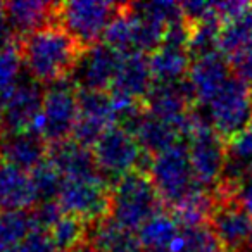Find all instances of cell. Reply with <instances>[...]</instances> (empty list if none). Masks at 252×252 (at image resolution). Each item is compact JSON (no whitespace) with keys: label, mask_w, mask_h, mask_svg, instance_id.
I'll list each match as a JSON object with an SVG mask.
<instances>
[{"label":"cell","mask_w":252,"mask_h":252,"mask_svg":"<svg viewBox=\"0 0 252 252\" xmlns=\"http://www.w3.org/2000/svg\"><path fill=\"white\" fill-rule=\"evenodd\" d=\"M19 40L25 69L40 85H56L71 78L83 49L57 23L47 25Z\"/></svg>","instance_id":"cell-1"},{"label":"cell","mask_w":252,"mask_h":252,"mask_svg":"<svg viewBox=\"0 0 252 252\" xmlns=\"http://www.w3.org/2000/svg\"><path fill=\"white\" fill-rule=\"evenodd\" d=\"M185 144L197 185L214 192L226 166V140L214 130L204 111L193 107Z\"/></svg>","instance_id":"cell-2"},{"label":"cell","mask_w":252,"mask_h":252,"mask_svg":"<svg viewBox=\"0 0 252 252\" xmlns=\"http://www.w3.org/2000/svg\"><path fill=\"white\" fill-rule=\"evenodd\" d=\"M149 173L137 171L116 182L111 189V214L109 216L125 228L137 231L147 221L164 211Z\"/></svg>","instance_id":"cell-3"},{"label":"cell","mask_w":252,"mask_h":252,"mask_svg":"<svg viewBox=\"0 0 252 252\" xmlns=\"http://www.w3.org/2000/svg\"><path fill=\"white\" fill-rule=\"evenodd\" d=\"M95 168L109 183L119 182L131 173H149L152 158L133 137V133L119 125L111 126L92 147Z\"/></svg>","instance_id":"cell-4"},{"label":"cell","mask_w":252,"mask_h":252,"mask_svg":"<svg viewBox=\"0 0 252 252\" xmlns=\"http://www.w3.org/2000/svg\"><path fill=\"white\" fill-rule=\"evenodd\" d=\"M111 189L112 185L100 173L64 178L57 204L64 214L92 226L111 214Z\"/></svg>","instance_id":"cell-5"},{"label":"cell","mask_w":252,"mask_h":252,"mask_svg":"<svg viewBox=\"0 0 252 252\" xmlns=\"http://www.w3.org/2000/svg\"><path fill=\"white\" fill-rule=\"evenodd\" d=\"M123 4L114 2H63L57 4L56 23L64 28L81 49L87 50L104 38V33L112 19L121 12Z\"/></svg>","instance_id":"cell-6"},{"label":"cell","mask_w":252,"mask_h":252,"mask_svg":"<svg viewBox=\"0 0 252 252\" xmlns=\"http://www.w3.org/2000/svg\"><path fill=\"white\" fill-rule=\"evenodd\" d=\"M149 176L164 206L169 207L199 187L192 171L187 144L173 145L168 151L154 156L149 166Z\"/></svg>","instance_id":"cell-7"},{"label":"cell","mask_w":252,"mask_h":252,"mask_svg":"<svg viewBox=\"0 0 252 252\" xmlns=\"http://www.w3.org/2000/svg\"><path fill=\"white\" fill-rule=\"evenodd\" d=\"M78 94L80 90L71 80L50 85L45 90L36 131L49 145L73 138L80 114Z\"/></svg>","instance_id":"cell-8"},{"label":"cell","mask_w":252,"mask_h":252,"mask_svg":"<svg viewBox=\"0 0 252 252\" xmlns=\"http://www.w3.org/2000/svg\"><path fill=\"white\" fill-rule=\"evenodd\" d=\"M206 109V116L214 130L224 140H230L249 130L247 126L252 118V88L233 74Z\"/></svg>","instance_id":"cell-9"},{"label":"cell","mask_w":252,"mask_h":252,"mask_svg":"<svg viewBox=\"0 0 252 252\" xmlns=\"http://www.w3.org/2000/svg\"><path fill=\"white\" fill-rule=\"evenodd\" d=\"M121 61V54L104 42H98L83 50L69 80L78 90L109 92L116 80Z\"/></svg>","instance_id":"cell-10"},{"label":"cell","mask_w":252,"mask_h":252,"mask_svg":"<svg viewBox=\"0 0 252 252\" xmlns=\"http://www.w3.org/2000/svg\"><path fill=\"white\" fill-rule=\"evenodd\" d=\"M78 102L80 114L73 138L78 144L92 149L111 126L118 125L116 109L109 92L80 90Z\"/></svg>","instance_id":"cell-11"},{"label":"cell","mask_w":252,"mask_h":252,"mask_svg":"<svg viewBox=\"0 0 252 252\" xmlns=\"http://www.w3.org/2000/svg\"><path fill=\"white\" fill-rule=\"evenodd\" d=\"M209 226L224 252H249L252 218L233 200H216Z\"/></svg>","instance_id":"cell-12"},{"label":"cell","mask_w":252,"mask_h":252,"mask_svg":"<svg viewBox=\"0 0 252 252\" xmlns=\"http://www.w3.org/2000/svg\"><path fill=\"white\" fill-rule=\"evenodd\" d=\"M231 76V66L221 52H213L193 59L187 74V83L195 105L199 104L206 107Z\"/></svg>","instance_id":"cell-13"},{"label":"cell","mask_w":252,"mask_h":252,"mask_svg":"<svg viewBox=\"0 0 252 252\" xmlns=\"http://www.w3.org/2000/svg\"><path fill=\"white\" fill-rule=\"evenodd\" d=\"M45 90L36 81H21L4 105L5 133L36 131Z\"/></svg>","instance_id":"cell-14"},{"label":"cell","mask_w":252,"mask_h":252,"mask_svg":"<svg viewBox=\"0 0 252 252\" xmlns=\"http://www.w3.org/2000/svg\"><path fill=\"white\" fill-rule=\"evenodd\" d=\"M152 87H154V76L149 64V56L130 54L123 56L121 66L109 94L145 104Z\"/></svg>","instance_id":"cell-15"},{"label":"cell","mask_w":252,"mask_h":252,"mask_svg":"<svg viewBox=\"0 0 252 252\" xmlns=\"http://www.w3.org/2000/svg\"><path fill=\"white\" fill-rule=\"evenodd\" d=\"M49 158V144L38 131L5 133L0 138V161L32 173Z\"/></svg>","instance_id":"cell-16"},{"label":"cell","mask_w":252,"mask_h":252,"mask_svg":"<svg viewBox=\"0 0 252 252\" xmlns=\"http://www.w3.org/2000/svg\"><path fill=\"white\" fill-rule=\"evenodd\" d=\"M38 204L32 175L25 169L0 162V209L30 211Z\"/></svg>","instance_id":"cell-17"},{"label":"cell","mask_w":252,"mask_h":252,"mask_svg":"<svg viewBox=\"0 0 252 252\" xmlns=\"http://www.w3.org/2000/svg\"><path fill=\"white\" fill-rule=\"evenodd\" d=\"M57 4L40 0H14L5 4L7 21L16 38L30 35L47 25L56 23Z\"/></svg>","instance_id":"cell-18"},{"label":"cell","mask_w":252,"mask_h":252,"mask_svg":"<svg viewBox=\"0 0 252 252\" xmlns=\"http://www.w3.org/2000/svg\"><path fill=\"white\" fill-rule=\"evenodd\" d=\"M88 242L95 252H145L137 231L125 228L111 216L92 224Z\"/></svg>","instance_id":"cell-19"},{"label":"cell","mask_w":252,"mask_h":252,"mask_svg":"<svg viewBox=\"0 0 252 252\" xmlns=\"http://www.w3.org/2000/svg\"><path fill=\"white\" fill-rule=\"evenodd\" d=\"M49 161L56 166L63 178L98 173L95 168L92 149L78 144L74 138H67V140L49 145Z\"/></svg>","instance_id":"cell-20"},{"label":"cell","mask_w":252,"mask_h":252,"mask_svg":"<svg viewBox=\"0 0 252 252\" xmlns=\"http://www.w3.org/2000/svg\"><path fill=\"white\" fill-rule=\"evenodd\" d=\"M154 83H180L187 78L192 66V57L183 47L162 43L149 56Z\"/></svg>","instance_id":"cell-21"},{"label":"cell","mask_w":252,"mask_h":252,"mask_svg":"<svg viewBox=\"0 0 252 252\" xmlns=\"http://www.w3.org/2000/svg\"><path fill=\"white\" fill-rule=\"evenodd\" d=\"M183 235V228L175 220V216L166 211L159 213L151 221L138 230V238L144 245L145 252L151 251H166L175 252L180 245Z\"/></svg>","instance_id":"cell-22"},{"label":"cell","mask_w":252,"mask_h":252,"mask_svg":"<svg viewBox=\"0 0 252 252\" xmlns=\"http://www.w3.org/2000/svg\"><path fill=\"white\" fill-rule=\"evenodd\" d=\"M171 209L173 216L183 230L204 226V224H209L211 216L216 209V195L211 190L197 187Z\"/></svg>","instance_id":"cell-23"},{"label":"cell","mask_w":252,"mask_h":252,"mask_svg":"<svg viewBox=\"0 0 252 252\" xmlns=\"http://www.w3.org/2000/svg\"><path fill=\"white\" fill-rule=\"evenodd\" d=\"M220 52L230 59L252 52V2L244 12L221 25Z\"/></svg>","instance_id":"cell-24"},{"label":"cell","mask_w":252,"mask_h":252,"mask_svg":"<svg viewBox=\"0 0 252 252\" xmlns=\"http://www.w3.org/2000/svg\"><path fill=\"white\" fill-rule=\"evenodd\" d=\"M23 66L25 64L18 38L0 49V107L2 109L21 83L19 78Z\"/></svg>","instance_id":"cell-25"},{"label":"cell","mask_w":252,"mask_h":252,"mask_svg":"<svg viewBox=\"0 0 252 252\" xmlns=\"http://www.w3.org/2000/svg\"><path fill=\"white\" fill-rule=\"evenodd\" d=\"M35 231L30 211L0 209V252H11Z\"/></svg>","instance_id":"cell-26"},{"label":"cell","mask_w":252,"mask_h":252,"mask_svg":"<svg viewBox=\"0 0 252 252\" xmlns=\"http://www.w3.org/2000/svg\"><path fill=\"white\" fill-rule=\"evenodd\" d=\"M90 224L69 214H63L52 226L49 228V237L57 252H69L88 238Z\"/></svg>","instance_id":"cell-27"},{"label":"cell","mask_w":252,"mask_h":252,"mask_svg":"<svg viewBox=\"0 0 252 252\" xmlns=\"http://www.w3.org/2000/svg\"><path fill=\"white\" fill-rule=\"evenodd\" d=\"M30 175H32L38 204L56 202L57 197H59L64 178H63V175L56 169V166L49 161V158H47V161H43L38 168L33 169Z\"/></svg>","instance_id":"cell-28"},{"label":"cell","mask_w":252,"mask_h":252,"mask_svg":"<svg viewBox=\"0 0 252 252\" xmlns=\"http://www.w3.org/2000/svg\"><path fill=\"white\" fill-rule=\"evenodd\" d=\"M130 5L135 12L159 23L166 30L185 21L182 4H176V2H147V4H130Z\"/></svg>","instance_id":"cell-29"},{"label":"cell","mask_w":252,"mask_h":252,"mask_svg":"<svg viewBox=\"0 0 252 252\" xmlns=\"http://www.w3.org/2000/svg\"><path fill=\"white\" fill-rule=\"evenodd\" d=\"M175 252H224L220 240L213 233L209 224L183 230L180 245Z\"/></svg>","instance_id":"cell-30"},{"label":"cell","mask_w":252,"mask_h":252,"mask_svg":"<svg viewBox=\"0 0 252 252\" xmlns=\"http://www.w3.org/2000/svg\"><path fill=\"white\" fill-rule=\"evenodd\" d=\"M216 200H233L247 214L252 216V175L245 176L231 187H218L214 190Z\"/></svg>","instance_id":"cell-31"},{"label":"cell","mask_w":252,"mask_h":252,"mask_svg":"<svg viewBox=\"0 0 252 252\" xmlns=\"http://www.w3.org/2000/svg\"><path fill=\"white\" fill-rule=\"evenodd\" d=\"M11 252H57L50 240L49 233L42 230H35Z\"/></svg>","instance_id":"cell-32"},{"label":"cell","mask_w":252,"mask_h":252,"mask_svg":"<svg viewBox=\"0 0 252 252\" xmlns=\"http://www.w3.org/2000/svg\"><path fill=\"white\" fill-rule=\"evenodd\" d=\"M230 66H231V73H233L238 80L244 81L247 87L252 88V52L233 57Z\"/></svg>","instance_id":"cell-33"},{"label":"cell","mask_w":252,"mask_h":252,"mask_svg":"<svg viewBox=\"0 0 252 252\" xmlns=\"http://www.w3.org/2000/svg\"><path fill=\"white\" fill-rule=\"evenodd\" d=\"M5 135V119H4V109L0 107V138Z\"/></svg>","instance_id":"cell-34"},{"label":"cell","mask_w":252,"mask_h":252,"mask_svg":"<svg viewBox=\"0 0 252 252\" xmlns=\"http://www.w3.org/2000/svg\"><path fill=\"white\" fill-rule=\"evenodd\" d=\"M249 130L252 131V118H251V123H249Z\"/></svg>","instance_id":"cell-35"},{"label":"cell","mask_w":252,"mask_h":252,"mask_svg":"<svg viewBox=\"0 0 252 252\" xmlns=\"http://www.w3.org/2000/svg\"><path fill=\"white\" fill-rule=\"evenodd\" d=\"M249 252H252V238H251V247H249Z\"/></svg>","instance_id":"cell-36"},{"label":"cell","mask_w":252,"mask_h":252,"mask_svg":"<svg viewBox=\"0 0 252 252\" xmlns=\"http://www.w3.org/2000/svg\"><path fill=\"white\" fill-rule=\"evenodd\" d=\"M151 252H166V251H151Z\"/></svg>","instance_id":"cell-37"}]
</instances>
